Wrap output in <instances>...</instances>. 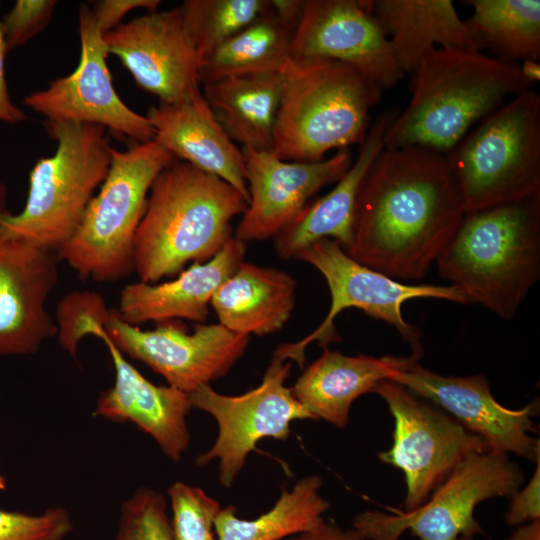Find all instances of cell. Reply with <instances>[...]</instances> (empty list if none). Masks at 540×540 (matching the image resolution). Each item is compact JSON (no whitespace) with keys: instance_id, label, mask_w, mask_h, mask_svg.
Listing matches in <instances>:
<instances>
[{"instance_id":"6da1fadb","label":"cell","mask_w":540,"mask_h":540,"mask_svg":"<svg viewBox=\"0 0 540 540\" xmlns=\"http://www.w3.org/2000/svg\"><path fill=\"white\" fill-rule=\"evenodd\" d=\"M464 215L445 154L417 146L384 147L360 186L345 252L395 280L421 279Z\"/></svg>"},{"instance_id":"7a4b0ae2","label":"cell","mask_w":540,"mask_h":540,"mask_svg":"<svg viewBox=\"0 0 540 540\" xmlns=\"http://www.w3.org/2000/svg\"><path fill=\"white\" fill-rule=\"evenodd\" d=\"M412 74V98L391 122L385 148L447 154L508 97L533 85L521 66L473 49L434 48Z\"/></svg>"},{"instance_id":"3957f363","label":"cell","mask_w":540,"mask_h":540,"mask_svg":"<svg viewBox=\"0 0 540 540\" xmlns=\"http://www.w3.org/2000/svg\"><path fill=\"white\" fill-rule=\"evenodd\" d=\"M245 197L219 177L176 160L153 182L134 237V271L156 283L213 258L233 237Z\"/></svg>"},{"instance_id":"277c9868","label":"cell","mask_w":540,"mask_h":540,"mask_svg":"<svg viewBox=\"0 0 540 540\" xmlns=\"http://www.w3.org/2000/svg\"><path fill=\"white\" fill-rule=\"evenodd\" d=\"M436 263L468 303L512 319L540 278V195L465 213Z\"/></svg>"},{"instance_id":"5b68a950","label":"cell","mask_w":540,"mask_h":540,"mask_svg":"<svg viewBox=\"0 0 540 540\" xmlns=\"http://www.w3.org/2000/svg\"><path fill=\"white\" fill-rule=\"evenodd\" d=\"M382 90L350 65L291 59L283 72L273 152L281 159L317 162L331 150L361 143Z\"/></svg>"},{"instance_id":"8992f818","label":"cell","mask_w":540,"mask_h":540,"mask_svg":"<svg viewBox=\"0 0 540 540\" xmlns=\"http://www.w3.org/2000/svg\"><path fill=\"white\" fill-rule=\"evenodd\" d=\"M45 127L57 142L56 151L35 163L24 208L18 214L6 213L0 231L57 251L74 234L105 180L113 148L100 125L46 121Z\"/></svg>"},{"instance_id":"52a82bcc","label":"cell","mask_w":540,"mask_h":540,"mask_svg":"<svg viewBox=\"0 0 540 540\" xmlns=\"http://www.w3.org/2000/svg\"><path fill=\"white\" fill-rule=\"evenodd\" d=\"M177 159L157 141L112 149L108 174L74 232L56 252L84 278L112 282L134 271V237L157 176Z\"/></svg>"},{"instance_id":"ba28073f","label":"cell","mask_w":540,"mask_h":540,"mask_svg":"<svg viewBox=\"0 0 540 540\" xmlns=\"http://www.w3.org/2000/svg\"><path fill=\"white\" fill-rule=\"evenodd\" d=\"M445 155L465 213L540 195V95L512 97Z\"/></svg>"},{"instance_id":"9c48e42d","label":"cell","mask_w":540,"mask_h":540,"mask_svg":"<svg viewBox=\"0 0 540 540\" xmlns=\"http://www.w3.org/2000/svg\"><path fill=\"white\" fill-rule=\"evenodd\" d=\"M524 474L509 455L490 451L464 458L420 507L364 511L352 522L365 540H398L409 530L419 540H475L483 529L474 516L481 502L511 497Z\"/></svg>"},{"instance_id":"30bf717a","label":"cell","mask_w":540,"mask_h":540,"mask_svg":"<svg viewBox=\"0 0 540 540\" xmlns=\"http://www.w3.org/2000/svg\"><path fill=\"white\" fill-rule=\"evenodd\" d=\"M295 259L316 268L325 278L331 295L329 312L319 326L296 343L280 345L275 352L278 357L294 360L299 366H303L307 345L317 341L326 347L336 340L334 321L343 310L356 308L393 326L411 346V356L419 360L423 354L422 334L403 318V304L414 298L468 303L466 297L451 285H407L371 269L352 259L333 239L323 238L312 243Z\"/></svg>"},{"instance_id":"8fae6325","label":"cell","mask_w":540,"mask_h":540,"mask_svg":"<svg viewBox=\"0 0 540 540\" xmlns=\"http://www.w3.org/2000/svg\"><path fill=\"white\" fill-rule=\"evenodd\" d=\"M372 393L386 402L394 418L392 445L378 457L404 473L403 511L423 505L468 455L488 451L481 437L403 385L386 379Z\"/></svg>"},{"instance_id":"7c38bea8","label":"cell","mask_w":540,"mask_h":540,"mask_svg":"<svg viewBox=\"0 0 540 540\" xmlns=\"http://www.w3.org/2000/svg\"><path fill=\"white\" fill-rule=\"evenodd\" d=\"M290 374L291 362L274 355L260 385L242 395H223L210 385L189 393L191 407L212 415L219 428L215 443L197 457L196 464L218 459L224 487L232 486L261 439L286 440L292 421L314 419L285 385Z\"/></svg>"},{"instance_id":"4fadbf2b","label":"cell","mask_w":540,"mask_h":540,"mask_svg":"<svg viewBox=\"0 0 540 540\" xmlns=\"http://www.w3.org/2000/svg\"><path fill=\"white\" fill-rule=\"evenodd\" d=\"M102 326L120 352L143 362L169 386L188 394L225 376L250 340L220 323H198L189 333L181 323L170 320L153 330H142L125 322L116 309L108 310Z\"/></svg>"},{"instance_id":"5bb4252c","label":"cell","mask_w":540,"mask_h":540,"mask_svg":"<svg viewBox=\"0 0 540 540\" xmlns=\"http://www.w3.org/2000/svg\"><path fill=\"white\" fill-rule=\"evenodd\" d=\"M388 380L441 407L481 437L488 451L514 454L534 463L540 460V440L533 436L538 400L520 409L507 408L495 399L483 375L444 376L423 367L412 356Z\"/></svg>"},{"instance_id":"9a60e30c","label":"cell","mask_w":540,"mask_h":540,"mask_svg":"<svg viewBox=\"0 0 540 540\" xmlns=\"http://www.w3.org/2000/svg\"><path fill=\"white\" fill-rule=\"evenodd\" d=\"M78 20L81 52L77 68L46 89L27 95L24 105L47 121L100 125L134 143L153 140L155 131L149 119L128 107L113 87L103 33L87 4L79 7Z\"/></svg>"},{"instance_id":"2e32d148","label":"cell","mask_w":540,"mask_h":540,"mask_svg":"<svg viewBox=\"0 0 540 540\" xmlns=\"http://www.w3.org/2000/svg\"><path fill=\"white\" fill-rule=\"evenodd\" d=\"M143 90L160 103L183 102L200 91L201 58L190 40L180 6L136 17L103 34Z\"/></svg>"},{"instance_id":"e0dca14e","label":"cell","mask_w":540,"mask_h":540,"mask_svg":"<svg viewBox=\"0 0 540 540\" xmlns=\"http://www.w3.org/2000/svg\"><path fill=\"white\" fill-rule=\"evenodd\" d=\"M326 58L352 66L381 90L404 76L390 41L364 0H306L291 59Z\"/></svg>"},{"instance_id":"ac0fdd59","label":"cell","mask_w":540,"mask_h":540,"mask_svg":"<svg viewBox=\"0 0 540 540\" xmlns=\"http://www.w3.org/2000/svg\"><path fill=\"white\" fill-rule=\"evenodd\" d=\"M249 203L235 238L247 243L274 238L324 186L337 182L353 162L349 149L317 162L286 161L273 150L243 148Z\"/></svg>"},{"instance_id":"d6986e66","label":"cell","mask_w":540,"mask_h":540,"mask_svg":"<svg viewBox=\"0 0 540 540\" xmlns=\"http://www.w3.org/2000/svg\"><path fill=\"white\" fill-rule=\"evenodd\" d=\"M58 255L0 231V357L28 355L57 334L46 308Z\"/></svg>"},{"instance_id":"ffe728a7","label":"cell","mask_w":540,"mask_h":540,"mask_svg":"<svg viewBox=\"0 0 540 540\" xmlns=\"http://www.w3.org/2000/svg\"><path fill=\"white\" fill-rule=\"evenodd\" d=\"M83 335L95 336L106 345L114 370V385L102 392L94 415L114 422H132L149 434L169 459L179 462L190 443L186 416L189 394L172 386L147 380L113 344L100 323L88 321Z\"/></svg>"},{"instance_id":"44dd1931","label":"cell","mask_w":540,"mask_h":540,"mask_svg":"<svg viewBox=\"0 0 540 540\" xmlns=\"http://www.w3.org/2000/svg\"><path fill=\"white\" fill-rule=\"evenodd\" d=\"M146 117L154 140L177 160L219 177L249 203L243 149L224 130L201 90L180 103H159Z\"/></svg>"},{"instance_id":"7402d4cb","label":"cell","mask_w":540,"mask_h":540,"mask_svg":"<svg viewBox=\"0 0 540 540\" xmlns=\"http://www.w3.org/2000/svg\"><path fill=\"white\" fill-rule=\"evenodd\" d=\"M246 244L233 236L213 258L194 262L173 280L128 284L120 292L119 316L134 326L175 319L203 323L215 291L244 261Z\"/></svg>"},{"instance_id":"603a6c76","label":"cell","mask_w":540,"mask_h":540,"mask_svg":"<svg viewBox=\"0 0 540 540\" xmlns=\"http://www.w3.org/2000/svg\"><path fill=\"white\" fill-rule=\"evenodd\" d=\"M396 111L380 114L360 143L351 166L326 195L309 201L275 237L282 259H293L312 243L333 239L346 251L352 240L354 209L360 186L373 161L385 147L386 132Z\"/></svg>"},{"instance_id":"cb8c5ba5","label":"cell","mask_w":540,"mask_h":540,"mask_svg":"<svg viewBox=\"0 0 540 540\" xmlns=\"http://www.w3.org/2000/svg\"><path fill=\"white\" fill-rule=\"evenodd\" d=\"M407 357L349 356L324 349L291 388L314 419L344 428L353 402L400 368Z\"/></svg>"},{"instance_id":"d4e9b609","label":"cell","mask_w":540,"mask_h":540,"mask_svg":"<svg viewBox=\"0 0 540 540\" xmlns=\"http://www.w3.org/2000/svg\"><path fill=\"white\" fill-rule=\"evenodd\" d=\"M387 35L398 65L413 73L434 48L475 45L451 0H364Z\"/></svg>"},{"instance_id":"484cf974","label":"cell","mask_w":540,"mask_h":540,"mask_svg":"<svg viewBox=\"0 0 540 540\" xmlns=\"http://www.w3.org/2000/svg\"><path fill=\"white\" fill-rule=\"evenodd\" d=\"M296 287L295 279L284 271L243 261L217 288L210 305L230 331L264 336L289 320Z\"/></svg>"},{"instance_id":"4316f807","label":"cell","mask_w":540,"mask_h":540,"mask_svg":"<svg viewBox=\"0 0 540 540\" xmlns=\"http://www.w3.org/2000/svg\"><path fill=\"white\" fill-rule=\"evenodd\" d=\"M203 86L205 99L234 142L272 150L283 72L236 75Z\"/></svg>"},{"instance_id":"83f0119b","label":"cell","mask_w":540,"mask_h":540,"mask_svg":"<svg viewBox=\"0 0 540 540\" xmlns=\"http://www.w3.org/2000/svg\"><path fill=\"white\" fill-rule=\"evenodd\" d=\"M473 9L464 20L467 31L482 52L489 50L501 61L540 59L539 0H467Z\"/></svg>"},{"instance_id":"f1b7e54d","label":"cell","mask_w":540,"mask_h":540,"mask_svg":"<svg viewBox=\"0 0 540 540\" xmlns=\"http://www.w3.org/2000/svg\"><path fill=\"white\" fill-rule=\"evenodd\" d=\"M293 33L270 8L201 59V83L236 75L284 72L291 60Z\"/></svg>"},{"instance_id":"f546056e","label":"cell","mask_w":540,"mask_h":540,"mask_svg":"<svg viewBox=\"0 0 540 540\" xmlns=\"http://www.w3.org/2000/svg\"><path fill=\"white\" fill-rule=\"evenodd\" d=\"M321 486L316 475L301 478L269 511L252 520L239 518L233 506L221 508L214 523L217 540H280L313 530L330 507Z\"/></svg>"},{"instance_id":"4dcf8cb0","label":"cell","mask_w":540,"mask_h":540,"mask_svg":"<svg viewBox=\"0 0 540 540\" xmlns=\"http://www.w3.org/2000/svg\"><path fill=\"white\" fill-rule=\"evenodd\" d=\"M185 30L202 59L268 12L270 0H187L180 5Z\"/></svg>"},{"instance_id":"1f68e13d","label":"cell","mask_w":540,"mask_h":540,"mask_svg":"<svg viewBox=\"0 0 540 540\" xmlns=\"http://www.w3.org/2000/svg\"><path fill=\"white\" fill-rule=\"evenodd\" d=\"M115 540H175L164 496L138 488L121 506Z\"/></svg>"},{"instance_id":"d6a6232c","label":"cell","mask_w":540,"mask_h":540,"mask_svg":"<svg viewBox=\"0 0 540 540\" xmlns=\"http://www.w3.org/2000/svg\"><path fill=\"white\" fill-rule=\"evenodd\" d=\"M175 540H217L214 523L221 507L202 489L175 482L168 489Z\"/></svg>"},{"instance_id":"836d02e7","label":"cell","mask_w":540,"mask_h":540,"mask_svg":"<svg viewBox=\"0 0 540 540\" xmlns=\"http://www.w3.org/2000/svg\"><path fill=\"white\" fill-rule=\"evenodd\" d=\"M72 528L70 514L62 507L40 515L0 510V540H63Z\"/></svg>"},{"instance_id":"e575fe53","label":"cell","mask_w":540,"mask_h":540,"mask_svg":"<svg viewBox=\"0 0 540 540\" xmlns=\"http://www.w3.org/2000/svg\"><path fill=\"white\" fill-rule=\"evenodd\" d=\"M57 5L55 0H17L0 20L6 51L24 45L49 23Z\"/></svg>"},{"instance_id":"d590c367","label":"cell","mask_w":540,"mask_h":540,"mask_svg":"<svg viewBox=\"0 0 540 540\" xmlns=\"http://www.w3.org/2000/svg\"><path fill=\"white\" fill-rule=\"evenodd\" d=\"M540 520V460L529 482L519 488L512 496L511 503L505 514L509 526L520 525Z\"/></svg>"},{"instance_id":"8d00e7d4","label":"cell","mask_w":540,"mask_h":540,"mask_svg":"<svg viewBox=\"0 0 540 540\" xmlns=\"http://www.w3.org/2000/svg\"><path fill=\"white\" fill-rule=\"evenodd\" d=\"M160 0H101L92 8L96 24L103 34L115 29L123 17L133 9L157 11Z\"/></svg>"},{"instance_id":"74e56055","label":"cell","mask_w":540,"mask_h":540,"mask_svg":"<svg viewBox=\"0 0 540 540\" xmlns=\"http://www.w3.org/2000/svg\"><path fill=\"white\" fill-rule=\"evenodd\" d=\"M6 47L0 23V122L18 124L27 119L25 112L16 106L9 95L5 75Z\"/></svg>"},{"instance_id":"f35d334b","label":"cell","mask_w":540,"mask_h":540,"mask_svg":"<svg viewBox=\"0 0 540 540\" xmlns=\"http://www.w3.org/2000/svg\"><path fill=\"white\" fill-rule=\"evenodd\" d=\"M288 540H365L353 527L343 529L332 521H323L313 530L297 534Z\"/></svg>"},{"instance_id":"ab89813d","label":"cell","mask_w":540,"mask_h":540,"mask_svg":"<svg viewBox=\"0 0 540 540\" xmlns=\"http://www.w3.org/2000/svg\"><path fill=\"white\" fill-rule=\"evenodd\" d=\"M270 2L272 13L294 32L303 16L306 0H270Z\"/></svg>"},{"instance_id":"60d3db41","label":"cell","mask_w":540,"mask_h":540,"mask_svg":"<svg viewBox=\"0 0 540 540\" xmlns=\"http://www.w3.org/2000/svg\"><path fill=\"white\" fill-rule=\"evenodd\" d=\"M506 540H540V520L518 526Z\"/></svg>"},{"instance_id":"b9f144b4","label":"cell","mask_w":540,"mask_h":540,"mask_svg":"<svg viewBox=\"0 0 540 540\" xmlns=\"http://www.w3.org/2000/svg\"><path fill=\"white\" fill-rule=\"evenodd\" d=\"M6 202H7V187L6 185L0 181V219L8 213V210L6 209Z\"/></svg>"},{"instance_id":"7bdbcfd3","label":"cell","mask_w":540,"mask_h":540,"mask_svg":"<svg viewBox=\"0 0 540 540\" xmlns=\"http://www.w3.org/2000/svg\"><path fill=\"white\" fill-rule=\"evenodd\" d=\"M7 486L5 477L0 473V490H5Z\"/></svg>"}]
</instances>
